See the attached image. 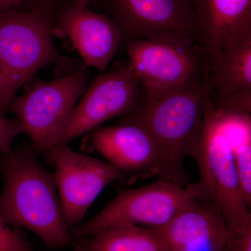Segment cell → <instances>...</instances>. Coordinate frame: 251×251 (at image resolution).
Wrapping results in <instances>:
<instances>
[{"instance_id": "18", "label": "cell", "mask_w": 251, "mask_h": 251, "mask_svg": "<svg viewBox=\"0 0 251 251\" xmlns=\"http://www.w3.org/2000/svg\"><path fill=\"white\" fill-rule=\"evenodd\" d=\"M0 251H34L31 242L18 227L11 228L0 217Z\"/></svg>"}, {"instance_id": "12", "label": "cell", "mask_w": 251, "mask_h": 251, "mask_svg": "<svg viewBox=\"0 0 251 251\" xmlns=\"http://www.w3.org/2000/svg\"><path fill=\"white\" fill-rule=\"evenodd\" d=\"M88 133L85 149L95 150L112 166L135 179L158 176V149L152 137L143 127L117 124L98 127Z\"/></svg>"}, {"instance_id": "15", "label": "cell", "mask_w": 251, "mask_h": 251, "mask_svg": "<svg viewBox=\"0 0 251 251\" xmlns=\"http://www.w3.org/2000/svg\"><path fill=\"white\" fill-rule=\"evenodd\" d=\"M206 85L214 106L251 94V43L221 54L208 75Z\"/></svg>"}, {"instance_id": "20", "label": "cell", "mask_w": 251, "mask_h": 251, "mask_svg": "<svg viewBox=\"0 0 251 251\" xmlns=\"http://www.w3.org/2000/svg\"><path fill=\"white\" fill-rule=\"evenodd\" d=\"M227 251H251V227L230 230Z\"/></svg>"}, {"instance_id": "1", "label": "cell", "mask_w": 251, "mask_h": 251, "mask_svg": "<svg viewBox=\"0 0 251 251\" xmlns=\"http://www.w3.org/2000/svg\"><path fill=\"white\" fill-rule=\"evenodd\" d=\"M205 79L161 92L143 90L136 106L117 124H134L152 137L159 156L157 179L185 187L186 157L195 158L201 140Z\"/></svg>"}, {"instance_id": "5", "label": "cell", "mask_w": 251, "mask_h": 251, "mask_svg": "<svg viewBox=\"0 0 251 251\" xmlns=\"http://www.w3.org/2000/svg\"><path fill=\"white\" fill-rule=\"evenodd\" d=\"M101 1L124 42L150 40L186 49L201 48L193 0Z\"/></svg>"}, {"instance_id": "21", "label": "cell", "mask_w": 251, "mask_h": 251, "mask_svg": "<svg viewBox=\"0 0 251 251\" xmlns=\"http://www.w3.org/2000/svg\"><path fill=\"white\" fill-rule=\"evenodd\" d=\"M24 0H0V12L9 11Z\"/></svg>"}, {"instance_id": "9", "label": "cell", "mask_w": 251, "mask_h": 251, "mask_svg": "<svg viewBox=\"0 0 251 251\" xmlns=\"http://www.w3.org/2000/svg\"><path fill=\"white\" fill-rule=\"evenodd\" d=\"M141 89L128 63L99 75L75 105L57 145H67L107 120L128 115L136 106Z\"/></svg>"}, {"instance_id": "19", "label": "cell", "mask_w": 251, "mask_h": 251, "mask_svg": "<svg viewBox=\"0 0 251 251\" xmlns=\"http://www.w3.org/2000/svg\"><path fill=\"white\" fill-rule=\"evenodd\" d=\"M21 133L23 130L17 120L0 115V151L9 152L13 141Z\"/></svg>"}, {"instance_id": "6", "label": "cell", "mask_w": 251, "mask_h": 251, "mask_svg": "<svg viewBox=\"0 0 251 251\" xmlns=\"http://www.w3.org/2000/svg\"><path fill=\"white\" fill-rule=\"evenodd\" d=\"M87 82V72L78 69L50 82H39L24 95L11 100L8 110L16 115L36 152L58 144Z\"/></svg>"}, {"instance_id": "4", "label": "cell", "mask_w": 251, "mask_h": 251, "mask_svg": "<svg viewBox=\"0 0 251 251\" xmlns=\"http://www.w3.org/2000/svg\"><path fill=\"white\" fill-rule=\"evenodd\" d=\"M52 32L46 9L0 12V115L5 116L17 91L36 72L63 61Z\"/></svg>"}, {"instance_id": "14", "label": "cell", "mask_w": 251, "mask_h": 251, "mask_svg": "<svg viewBox=\"0 0 251 251\" xmlns=\"http://www.w3.org/2000/svg\"><path fill=\"white\" fill-rule=\"evenodd\" d=\"M161 229L167 251H227L230 231L222 213L196 201Z\"/></svg>"}, {"instance_id": "10", "label": "cell", "mask_w": 251, "mask_h": 251, "mask_svg": "<svg viewBox=\"0 0 251 251\" xmlns=\"http://www.w3.org/2000/svg\"><path fill=\"white\" fill-rule=\"evenodd\" d=\"M125 44L128 64L143 90L161 92L206 80L201 48L186 49L150 40H131Z\"/></svg>"}, {"instance_id": "8", "label": "cell", "mask_w": 251, "mask_h": 251, "mask_svg": "<svg viewBox=\"0 0 251 251\" xmlns=\"http://www.w3.org/2000/svg\"><path fill=\"white\" fill-rule=\"evenodd\" d=\"M41 153L54 167L61 207L69 229L80 225L92 203L108 185L135 179L108 162L77 152L67 145H54Z\"/></svg>"}, {"instance_id": "17", "label": "cell", "mask_w": 251, "mask_h": 251, "mask_svg": "<svg viewBox=\"0 0 251 251\" xmlns=\"http://www.w3.org/2000/svg\"><path fill=\"white\" fill-rule=\"evenodd\" d=\"M215 110L230 145L243 196L251 209V113L223 112L216 109Z\"/></svg>"}, {"instance_id": "16", "label": "cell", "mask_w": 251, "mask_h": 251, "mask_svg": "<svg viewBox=\"0 0 251 251\" xmlns=\"http://www.w3.org/2000/svg\"><path fill=\"white\" fill-rule=\"evenodd\" d=\"M74 251H167L161 229L130 224L113 226L74 240Z\"/></svg>"}, {"instance_id": "7", "label": "cell", "mask_w": 251, "mask_h": 251, "mask_svg": "<svg viewBox=\"0 0 251 251\" xmlns=\"http://www.w3.org/2000/svg\"><path fill=\"white\" fill-rule=\"evenodd\" d=\"M195 201L184 187L157 179L146 186L120 191L97 215L71 229V236L74 240L90 237L121 224L163 227Z\"/></svg>"}, {"instance_id": "11", "label": "cell", "mask_w": 251, "mask_h": 251, "mask_svg": "<svg viewBox=\"0 0 251 251\" xmlns=\"http://www.w3.org/2000/svg\"><path fill=\"white\" fill-rule=\"evenodd\" d=\"M207 76L221 54L251 43V0H193Z\"/></svg>"}, {"instance_id": "3", "label": "cell", "mask_w": 251, "mask_h": 251, "mask_svg": "<svg viewBox=\"0 0 251 251\" xmlns=\"http://www.w3.org/2000/svg\"><path fill=\"white\" fill-rule=\"evenodd\" d=\"M200 179L185 189L196 201L214 203L230 230L251 227V209L243 196L227 137L206 91L201 140L194 158Z\"/></svg>"}, {"instance_id": "2", "label": "cell", "mask_w": 251, "mask_h": 251, "mask_svg": "<svg viewBox=\"0 0 251 251\" xmlns=\"http://www.w3.org/2000/svg\"><path fill=\"white\" fill-rule=\"evenodd\" d=\"M31 145L9 152L0 151V217L8 226L25 227L48 247H70L74 239L67 227L57 193L54 174L46 170Z\"/></svg>"}, {"instance_id": "13", "label": "cell", "mask_w": 251, "mask_h": 251, "mask_svg": "<svg viewBox=\"0 0 251 251\" xmlns=\"http://www.w3.org/2000/svg\"><path fill=\"white\" fill-rule=\"evenodd\" d=\"M59 25L85 65L99 71L106 69L122 42L120 29L108 15L74 3L61 12Z\"/></svg>"}, {"instance_id": "22", "label": "cell", "mask_w": 251, "mask_h": 251, "mask_svg": "<svg viewBox=\"0 0 251 251\" xmlns=\"http://www.w3.org/2000/svg\"><path fill=\"white\" fill-rule=\"evenodd\" d=\"M93 0H74V4L76 5L77 7L88 8L89 5Z\"/></svg>"}]
</instances>
